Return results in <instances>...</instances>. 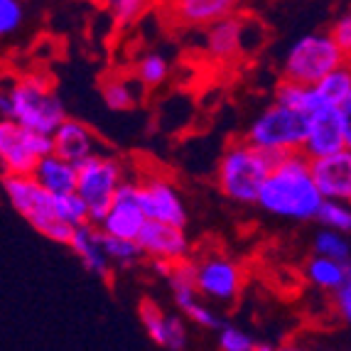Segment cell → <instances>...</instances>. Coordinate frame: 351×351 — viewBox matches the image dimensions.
I'll use <instances>...</instances> for the list:
<instances>
[{"instance_id":"obj_34","label":"cell","mask_w":351,"mask_h":351,"mask_svg":"<svg viewBox=\"0 0 351 351\" xmlns=\"http://www.w3.org/2000/svg\"><path fill=\"white\" fill-rule=\"evenodd\" d=\"M167 282H170V287H172V295L197 290V263L189 258V261H182V263L172 265Z\"/></svg>"},{"instance_id":"obj_38","label":"cell","mask_w":351,"mask_h":351,"mask_svg":"<svg viewBox=\"0 0 351 351\" xmlns=\"http://www.w3.org/2000/svg\"><path fill=\"white\" fill-rule=\"evenodd\" d=\"M276 351H307V349H302V346H298V344H282V346H276Z\"/></svg>"},{"instance_id":"obj_1","label":"cell","mask_w":351,"mask_h":351,"mask_svg":"<svg viewBox=\"0 0 351 351\" xmlns=\"http://www.w3.org/2000/svg\"><path fill=\"white\" fill-rule=\"evenodd\" d=\"M322 204L324 197L312 175V162L302 152L282 158L258 197V206L265 214L285 221H312L319 217Z\"/></svg>"},{"instance_id":"obj_37","label":"cell","mask_w":351,"mask_h":351,"mask_svg":"<svg viewBox=\"0 0 351 351\" xmlns=\"http://www.w3.org/2000/svg\"><path fill=\"white\" fill-rule=\"evenodd\" d=\"M341 111V121H344V128H346V150H351V96L339 106Z\"/></svg>"},{"instance_id":"obj_30","label":"cell","mask_w":351,"mask_h":351,"mask_svg":"<svg viewBox=\"0 0 351 351\" xmlns=\"http://www.w3.org/2000/svg\"><path fill=\"white\" fill-rule=\"evenodd\" d=\"M317 221L322 223V228L329 231H339V234L349 236L351 234V204L346 202H332L324 199L322 209H319V217Z\"/></svg>"},{"instance_id":"obj_33","label":"cell","mask_w":351,"mask_h":351,"mask_svg":"<svg viewBox=\"0 0 351 351\" xmlns=\"http://www.w3.org/2000/svg\"><path fill=\"white\" fill-rule=\"evenodd\" d=\"M329 35H332L334 45L339 47L344 62L351 64V8L341 10L337 18L332 20V27H329Z\"/></svg>"},{"instance_id":"obj_13","label":"cell","mask_w":351,"mask_h":351,"mask_svg":"<svg viewBox=\"0 0 351 351\" xmlns=\"http://www.w3.org/2000/svg\"><path fill=\"white\" fill-rule=\"evenodd\" d=\"M138 246L150 261H160V263L177 265L182 261H189V239L184 228L147 221L145 231L138 239Z\"/></svg>"},{"instance_id":"obj_2","label":"cell","mask_w":351,"mask_h":351,"mask_svg":"<svg viewBox=\"0 0 351 351\" xmlns=\"http://www.w3.org/2000/svg\"><path fill=\"white\" fill-rule=\"evenodd\" d=\"M3 94L10 101V118L8 121L27 130H35L40 135L52 138L59 130V125L69 118L64 101L59 99L49 74H40V71L20 74L3 88Z\"/></svg>"},{"instance_id":"obj_4","label":"cell","mask_w":351,"mask_h":351,"mask_svg":"<svg viewBox=\"0 0 351 351\" xmlns=\"http://www.w3.org/2000/svg\"><path fill=\"white\" fill-rule=\"evenodd\" d=\"M3 189H5V197L12 209L18 211L37 234L54 243L69 246L74 228H69L57 217V197L49 194L47 189H42L35 177H3Z\"/></svg>"},{"instance_id":"obj_15","label":"cell","mask_w":351,"mask_h":351,"mask_svg":"<svg viewBox=\"0 0 351 351\" xmlns=\"http://www.w3.org/2000/svg\"><path fill=\"white\" fill-rule=\"evenodd\" d=\"M54 152L59 158L69 160L74 165H82L86 160L99 155V138L86 123L76 121V118H66L64 123L59 125V130L52 135Z\"/></svg>"},{"instance_id":"obj_24","label":"cell","mask_w":351,"mask_h":351,"mask_svg":"<svg viewBox=\"0 0 351 351\" xmlns=\"http://www.w3.org/2000/svg\"><path fill=\"white\" fill-rule=\"evenodd\" d=\"M138 317H141L147 337L165 349V346H167V334H170L172 315H167L155 300L145 298V300H141V304H138Z\"/></svg>"},{"instance_id":"obj_3","label":"cell","mask_w":351,"mask_h":351,"mask_svg":"<svg viewBox=\"0 0 351 351\" xmlns=\"http://www.w3.org/2000/svg\"><path fill=\"white\" fill-rule=\"evenodd\" d=\"M280 160L282 158H273L246 141L231 143L217 165L219 192L241 206L258 204L265 180Z\"/></svg>"},{"instance_id":"obj_20","label":"cell","mask_w":351,"mask_h":351,"mask_svg":"<svg viewBox=\"0 0 351 351\" xmlns=\"http://www.w3.org/2000/svg\"><path fill=\"white\" fill-rule=\"evenodd\" d=\"M304 280L310 282L312 287H317L319 293L334 295L339 293L341 287L346 285V263L332 261V258H322L312 253L302 265Z\"/></svg>"},{"instance_id":"obj_29","label":"cell","mask_w":351,"mask_h":351,"mask_svg":"<svg viewBox=\"0 0 351 351\" xmlns=\"http://www.w3.org/2000/svg\"><path fill=\"white\" fill-rule=\"evenodd\" d=\"M104 246L106 253L111 258V263L118 268H133L143 261V248L138 246V241H123V239H111V236H104Z\"/></svg>"},{"instance_id":"obj_25","label":"cell","mask_w":351,"mask_h":351,"mask_svg":"<svg viewBox=\"0 0 351 351\" xmlns=\"http://www.w3.org/2000/svg\"><path fill=\"white\" fill-rule=\"evenodd\" d=\"M312 251L315 256L332 258L339 263H349L351 261V241L349 236L339 234V231H329V228H319L312 239Z\"/></svg>"},{"instance_id":"obj_36","label":"cell","mask_w":351,"mask_h":351,"mask_svg":"<svg viewBox=\"0 0 351 351\" xmlns=\"http://www.w3.org/2000/svg\"><path fill=\"white\" fill-rule=\"evenodd\" d=\"M334 312L351 329V261L346 263V285L334 295Z\"/></svg>"},{"instance_id":"obj_39","label":"cell","mask_w":351,"mask_h":351,"mask_svg":"<svg viewBox=\"0 0 351 351\" xmlns=\"http://www.w3.org/2000/svg\"><path fill=\"white\" fill-rule=\"evenodd\" d=\"M256 351H276V346H268V344H258Z\"/></svg>"},{"instance_id":"obj_7","label":"cell","mask_w":351,"mask_h":351,"mask_svg":"<svg viewBox=\"0 0 351 351\" xmlns=\"http://www.w3.org/2000/svg\"><path fill=\"white\" fill-rule=\"evenodd\" d=\"M79 170V184H76V194L84 199L91 214V226H99L106 219V214L116 204L118 192L123 187L128 177H125L123 162L113 155H104L99 152L96 158L86 160V162L76 165Z\"/></svg>"},{"instance_id":"obj_18","label":"cell","mask_w":351,"mask_h":351,"mask_svg":"<svg viewBox=\"0 0 351 351\" xmlns=\"http://www.w3.org/2000/svg\"><path fill=\"white\" fill-rule=\"evenodd\" d=\"M32 177H35V182L42 189H47L54 197L76 192V184H79L76 165L64 158H59L57 152H52V155H47V158L42 160Z\"/></svg>"},{"instance_id":"obj_28","label":"cell","mask_w":351,"mask_h":351,"mask_svg":"<svg viewBox=\"0 0 351 351\" xmlns=\"http://www.w3.org/2000/svg\"><path fill=\"white\" fill-rule=\"evenodd\" d=\"M57 217L66 223L69 228H82L91 223V214H88V206L84 204V199L76 192L62 194L57 197Z\"/></svg>"},{"instance_id":"obj_32","label":"cell","mask_w":351,"mask_h":351,"mask_svg":"<svg viewBox=\"0 0 351 351\" xmlns=\"http://www.w3.org/2000/svg\"><path fill=\"white\" fill-rule=\"evenodd\" d=\"M258 341L236 324H223L219 329V351H256Z\"/></svg>"},{"instance_id":"obj_23","label":"cell","mask_w":351,"mask_h":351,"mask_svg":"<svg viewBox=\"0 0 351 351\" xmlns=\"http://www.w3.org/2000/svg\"><path fill=\"white\" fill-rule=\"evenodd\" d=\"M175 300V307L182 312V315L192 319L197 327H204V329H221V319L217 317V312L211 310L206 300L199 298L197 290H187V293H175L172 295Z\"/></svg>"},{"instance_id":"obj_17","label":"cell","mask_w":351,"mask_h":351,"mask_svg":"<svg viewBox=\"0 0 351 351\" xmlns=\"http://www.w3.org/2000/svg\"><path fill=\"white\" fill-rule=\"evenodd\" d=\"M69 248L74 251V256L82 261L84 268L91 276L101 278V280H111L113 276V263L104 246V234L99 231V226H82L76 228L74 236L69 241Z\"/></svg>"},{"instance_id":"obj_14","label":"cell","mask_w":351,"mask_h":351,"mask_svg":"<svg viewBox=\"0 0 351 351\" xmlns=\"http://www.w3.org/2000/svg\"><path fill=\"white\" fill-rule=\"evenodd\" d=\"M312 175L324 199L351 204V150L312 162Z\"/></svg>"},{"instance_id":"obj_8","label":"cell","mask_w":351,"mask_h":351,"mask_svg":"<svg viewBox=\"0 0 351 351\" xmlns=\"http://www.w3.org/2000/svg\"><path fill=\"white\" fill-rule=\"evenodd\" d=\"M54 152L49 135H40L23 125L3 121L0 123V165L3 177H32L37 165Z\"/></svg>"},{"instance_id":"obj_19","label":"cell","mask_w":351,"mask_h":351,"mask_svg":"<svg viewBox=\"0 0 351 351\" xmlns=\"http://www.w3.org/2000/svg\"><path fill=\"white\" fill-rule=\"evenodd\" d=\"M204 45L211 59L231 62L243 52V20L234 15V18L217 23L214 27L206 29Z\"/></svg>"},{"instance_id":"obj_6","label":"cell","mask_w":351,"mask_h":351,"mask_svg":"<svg viewBox=\"0 0 351 351\" xmlns=\"http://www.w3.org/2000/svg\"><path fill=\"white\" fill-rule=\"evenodd\" d=\"M344 64L339 47L334 45L332 35L317 29L310 35H302L298 42L290 45V49L282 57V82L304 84V86H319V84Z\"/></svg>"},{"instance_id":"obj_26","label":"cell","mask_w":351,"mask_h":351,"mask_svg":"<svg viewBox=\"0 0 351 351\" xmlns=\"http://www.w3.org/2000/svg\"><path fill=\"white\" fill-rule=\"evenodd\" d=\"M135 79L143 88H158L170 79V62L160 52H147L135 64Z\"/></svg>"},{"instance_id":"obj_22","label":"cell","mask_w":351,"mask_h":351,"mask_svg":"<svg viewBox=\"0 0 351 351\" xmlns=\"http://www.w3.org/2000/svg\"><path fill=\"white\" fill-rule=\"evenodd\" d=\"M141 91L143 86L138 84L135 76H111L101 86L104 104L111 111H130V108H135L141 104Z\"/></svg>"},{"instance_id":"obj_11","label":"cell","mask_w":351,"mask_h":351,"mask_svg":"<svg viewBox=\"0 0 351 351\" xmlns=\"http://www.w3.org/2000/svg\"><path fill=\"white\" fill-rule=\"evenodd\" d=\"M341 150H346V128L341 121V111L337 106H322L310 116L302 155L310 162H315V160L329 158Z\"/></svg>"},{"instance_id":"obj_9","label":"cell","mask_w":351,"mask_h":351,"mask_svg":"<svg viewBox=\"0 0 351 351\" xmlns=\"http://www.w3.org/2000/svg\"><path fill=\"white\" fill-rule=\"evenodd\" d=\"M197 263V293L202 300L228 304L243 290V268L221 253H204Z\"/></svg>"},{"instance_id":"obj_27","label":"cell","mask_w":351,"mask_h":351,"mask_svg":"<svg viewBox=\"0 0 351 351\" xmlns=\"http://www.w3.org/2000/svg\"><path fill=\"white\" fill-rule=\"evenodd\" d=\"M317 91H319V96L324 99V104L339 108L351 96V64L349 62H344L339 69H334L332 74L317 86Z\"/></svg>"},{"instance_id":"obj_21","label":"cell","mask_w":351,"mask_h":351,"mask_svg":"<svg viewBox=\"0 0 351 351\" xmlns=\"http://www.w3.org/2000/svg\"><path fill=\"white\" fill-rule=\"evenodd\" d=\"M273 101L290 111H298L302 116L310 118L312 113H317L324 104V99L319 96L317 86H304V84H295V82H278L276 91H273Z\"/></svg>"},{"instance_id":"obj_12","label":"cell","mask_w":351,"mask_h":351,"mask_svg":"<svg viewBox=\"0 0 351 351\" xmlns=\"http://www.w3.org/2000/svg\"><path fill=\"white\" fill-rule=\"evenodd\" d=\"M147 226V217L138 199V180H128L118 192L116 204L99 223V231L111 239L138 241Z\"/></svg>"},{"instance_id":"obj_5","label":"cell","mask_w":351,"mask_h":351,"mask_svg":"<svg viewBox=\"0 0 351 351\" xmlns=\"http://www.w3.org/2000/svg\"><path fill=\"white\" fill-rule=\"evenodd\" d=\"M307 125H310L307 116L290 111V108L273 101L268 108H263L253 118L243 141L251 143L258 150L273 155V158H287V155L302 152Z\"/></svg>"},{"instance_id":"obj_31","label":"cell","mask_w":351,"mask_h":351,"mask_svg":"<svg viewBox=\"0 0 351 351\" xmlns=\"http://www.w3.org/2000/svg\"><path fill=\"white\" fill-rule=\"evenodd\" d=\"M147 8L150 5L143 3V0H113V3H106V10L111 12L113 23L121 25V27L135 25L143 15H145Z\"/></svg>"},{"instance_id":"obj_35","label":"cell","mask_w":351,"mask_h":351,"mask_svg":"<svg viewBox=\"0 0 351 351\" xmlns=\"http://www.w3.org/2000/svg\"><path fill=\"white\" fill-rule=\"evenodd\" d=\"M25 23V8L18 0H0V32L3 37L18 32Z\"/></svg>"},{"instance_id":"obj_16","label":"cell","mask_w":351,"mask_h":351,"mask_svg":"<svg viewBox=\"0 0 351 351\" xmlns=\"http://www.w3.org/2000/svg\"><path fill=\"white\" fill-rule=\"evenodd\" d=\"M239 10L236 3L231 0H180L172 3L170 12L172 20L184 27H214L221 20L234 18V12Z\"/></svg>"},{"instance_id":"obj_10","label":"cell","mask_w":351,"mask_h":351,"mask_svg":"<svg viewBox=\"0 0 351 351\" xmlns=\"http://www.w3.org/2000/svg\"><path fill=\"white\" fill-rule=\"evenodd\" d=\"M138 199H141L147 221L177 228L187 226V204L182 199L177 184L167 177L145 175L143 180H138Z\"/></svg>"}]
</instances>
